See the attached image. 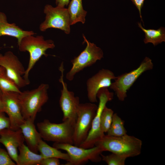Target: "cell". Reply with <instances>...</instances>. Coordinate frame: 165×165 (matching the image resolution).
<instances>
[{
	"label": "cell",
	"instance_id": "6da1fadb",
	"mask_svg": "<svg viewBox=\"0 0 165 165\" xmlns=\"http://www.w3.org/2000/svg\"><path fill=\"white\" fill-rule=\"evenodd\" d=\"M142 141L133 136L127 135L114 137L105 135L95 146L102 148L104 152L108 151L127 158L139 155L141 153Z\"/></svg>",
	"mask_w": 165,
	"mask_h": 165
},
{
	"label": "cell",
	"instance_id": "7a4b0ae2",
	"mask_svg": "<svg viewBox=\"0 0 165 165\" xmlns=\"http://www.w3.org/2000/svg\"><path fill=\"white\" fill-rule=\"evenodd\" d=\"M49 87L48 84L42 83L36 89L19 93L21 113L25 120L29 119L34 121L37 113L49 99Z\"/></svg>",
	"mask_w": 165,
	"mask_h": 165
},
{
	"label": "cell",
	"instance_id": "3957f363",
	"mask_svg": "<svg viewBox=\"0 0 165 165\" xmlns=\"http://www.w3.org/2000/svg\"><path fill=\"white\" fill-rule=\"evenodd\" d=\"M18 46L20 51H28L29 53L28 66L23 75L24 79L28 85L30 83L29 79L30 72L42 56H48L46 53L47 50L53 49L55 45L52 40H45L42 35L35 37L30 35L23 38L18 44Z\"/></svg>",
	"mask_w": 165,
	"mask_h": 165
},
{
	"label": "cell",
	"instance_id": "277c9868",
	"mask_svg": "<svg viewBox=\"0 0 165 165\" xmlns=\"http://www.w3.org/2000/svg\"><path fill=\"white\" fill-rule=\"evenodd\" d=\"M37 126L42 139L44 140L73 145L74 125L70 122L66 121L55 123L45 119L38 123Z\"/></svg>",
	"mask_w": 165,
	"mask_h": 165
},
{
	"label": "cell",
	"instance_id": "5b68a950",
	"mask_svg": "<svg viewBox=\"0 0 165 165\" xmlns=\"http://www.w3.org/2000/svg\"><path fill=\"white\" fill-rule=\"evenodd\" d=\"M97 108V105L90 102L79 104L74 127V145L79 147L86 139Z\"/></svg>",
	"mask_w": 165,
	"mask_h": 165
},
{
	"label": "cell",
	"instance_id": "8992f818",
	"mask_svg": "<svg viewBox=\"0 0 165 165\" xmlns=\"http://www.w3.org/2000/svg\"><path fill=\"white\" fill-rule=\"evenodd\" d=\"M152 60L146 57L137 68L116 76L109 88L114 91L118 100L123 101L127 96V91L138 79L145 72L152 69Z\"/></svg>",
	"mask_w": 165,
	"mask_h": 165
},
{
	"label": "cell",
	"instance_id": "52a82bcc",
	"mask_svg": "<svg viewBox=\"0 0 165 165\" xmlns=\"http://www.w3.org/2000/svg\"><path fill=\"white\" fill-rule=\"evenodd\" d=\"M53 147L67 152L69 159L66 165H82L89 161L100 162L102 160L101 155L104 152L102 148L98 146L84 148L70 144L54 142Z\"/></svg>",
	"mask_w": 165,
	"mask_h": 165
},
{
	"label": "cell",
	"instance_id": "ba28073f",
	"mask_svg": "<svg viewBox=\"0 0 165 165\" xmlns=\"http://www.w3.org/2000/svg\"><path fill=\"white\" fill-rule=\"evenodd\" d=\"M83 37L86 46L77 57L71 61L72 66L66 76V79L69 81L73 80L77 73L103 57V52L101 49L88 40L84 35Z\"/></svg>",
	"mask_w": 165,
	"mask_h": 165
},
{
	"label": "cell",
	"instance_id": "9c48e42d",
	"mask_svg": "<svg viewBox=\"0 0 165 165\" xmlns=\"http://www.w3.org/2000/svg\"><path fill=\"white\" fill-rule=\"evenodd\" d=\"M113 93L110 92L108 88H102L98 91L97 97L99 99V102L96 114L93 119L91 127L87 138L79 147L84 148L93 147L95 146L96 142L105 135L101 129V116L107 103L113 99Z\"/></svg>",
	"mask_w": 165,
	"mask_h": 165
},
{
	"label": "cell",
	"instance_id": "30bf717a",
	"mask_svg": "<svg viewBox=\"0 0 165 165\" xmlns=\"http://www.w3.org/2000/svg\"><path fill=\"white\" fill-rule=\"evenodd\" d=\"M44 12L46 14L45 20L40 25V30L46 31L49 28L58 29L68 34L70 32V16L67 9L50 5L45 6Z\"/></svg>",
	"mask_w": 165,
	"mask_h": 165
},
{
	"label": "cell",
	"instance_id": "8fae6325",
	"mask_svg": "<svg viewBox=\"0 0 165 165\" xmlns=\"http://www.w3.org/2000/svg\"><path fill=\"white\" fill-rule=\"evenodd\" d=\"M59 70L61 75L59 80L62 86L59 100L60 107L63 113L62 121H68L75 126L77 109L80 104L79 98L75 96L73 91L68 90L67 84L64 80V69L63 62L61 64Z\"/></svg>",
	"mask_w": 165,
	"mask_h": 165
},
{
	"label": "cell",
	"instance_id": "7c38bea8",
	"mask_svg": "<svg viewBox=\"0 0 165 165\" xmlns=\"http://www.w3.org/2000/svg\"><path fill=\"white\" fill-rule=\"evenodd\" d=\"M0 66L5 69L7 76L19 88L28 85L22 76L25 70L18 58L12 52L8 51L3 55L0 53Z\"/></svg>",
	"mask_w": 165,
	"mask_h": 165
},
{
	"label": "cell",
	"instance_id": "4fadbf2b",
	"mask_svg": "<svg viewBox=\"0 0 165 165\" xmlns=\"http://www.w3.org/2000/svg\"><path fill=\"white\" fill-rule=\"evenodd\" d=\"M18 94L14 92L2 91L3 111L9 119L10 128L13 130L20 129L25 120L22 114Z\"/></svg>",
	"mask_w": 165,
	"mask_h": 165
},
{
	"label": "cell",
	"instance_id": "5bb4252c",
	"mask_svg": "<svg viewBox=\"0 0 165 165\" xmlns=\"http://www.w3.org/2000/svg\"><path fill=\"white\" fill-rule=\"evenodd\" d=\"M116 76L111 70L102 69L86 81V89L88 98L90 102H97V94L98 91L103 88L109 87L112 80Z\"/></svg>",
	"mask_w": 165,
	"mask_h": 165
},
{
	"label": "cell",
	"instance_id": "9a60e30c",
	"mask_svg": "<svg viewBox=\"0 0 165 165\" xmlns=\"http://www.w3.org/2000/svg\"><path fill=\"white\" fill-rule=\"evenodd\" d=\"M24 139L20 129L13 130L10 128L2 130L0 133V143L6 148L11 159L16 163L18 149L24 143Z\"/></svg>",
	"mask_w": 165,
	"mask_h": 165
},
{
	"label": "cell",
	"instance_id": "2e32d148",
	"mask_svg": "<svg viewBox=\"0 0 165 165\" xmlns=\"http://www.w3.org/2000/svg\"><path fill=\"white\" fill-rule=\"evenodd\" d=\"M20 128L27 146L32 152L37 153L38 144L42 139L36 129L34 121L29 119L25 120Z\"/></svg>",
	"mask_w": 165,
	"mask_h": 165
},
{
	"label": "cell",
	"instance_id": "e0dca14e",
	"mask_svg": "<svg viewBox=\"0 0 165 165\" xmlns=\"http://www.w3.org/2000/svg\"><path fill=\"white\" fill-rule=\"evenodd\" d=\"M35 34L32 31L23 30L14 23H8L6 15L0 12V37L7 35L15 37L17 39L18 44L24 37Z\"/></svg>",
	"mask_w": 165,
	"mask_h": 165
},
{
	"label": "cell",
	"instance_id": "ac0fdd59",
	"mask_svg": "<svg viewBox=\"0 0 165 165\" xmlns=\"http://www.w3.org/2000/svg\"><path fill=\"white\" fill-rule=\"evenodd\" d=\"M18 150L19 153L16 165H40L41 161L44 158L41 154L32 152L24 143L19 147Z\"/></svg>",
	"mask_w": 165,
	"mask_h": 165
},
{
	"label": "cell",
	"instance_id": "d6986e66",
	"mask_svg": "<svg viewBox=\"0 0 165 165\" xmlns=\"http://www.w3.org/2000/svg\"><path fill=\"white\" fill-rule=\"evenodd\" d=\"M67 9L71 25L79 22L85 23L87 12L83 8L82 0H71Z\"/></svg>",
	"mask_w": 165,
	"mask_h": 165
},
{
	"label": "cell",
	"instance_id": "ffe728a7",
	"mask_svg": "<svg viewBox=\"0 0 165 165\" xmlns=\"http://www.w3.org/2000/svg\"><path fill=\"white\" fill-rule=\"evenodd\" d=\"M138 27L145 34L144 42L145 44L152 43L155 46L162 42H165V29L160 27L158 29H146L144 28L141 23H138Z\"/></svg>",
	"mask_w": 165,
	"mask_h": 165
},
{
	"label": "cell",
	"instance_id": "44dd1931",
	"mask_svg": "<svg viewBox=\"0 0 165 165\" xmlns=\"http://www.w3.org/2000/svg\"><path fill=\"white\" fill-rule=\"evenodd\" d=\"M38 150L44 158H55L68 161L69 159L68 154L61 152L58 149L49 145L42 139L38 146Z\"/></svg>",
	"mask_w": 165,
	"mask_h": 165
},
{
	"label": "cell",
	"instance_id": "7402d4cb",
	"mask_svg": "<svg viewBox=\"0 0 165 165\" xmlns=\"http://www.w3.org/2000/svg\"><path fill=\"white\" fill-rule=\"evenodd\" d=\"M107 133V135L114 137L121 136L127 134L124 126V121L117 113L113 114L111 125Z\"/></svg>",
	"mask_w": 165,
	"mask_h": 165
},
{
	"label": "cell",
	"instance_id": "603a6c76",
	"mask_svg": "<svg viewBox=\"0 0 165 165\" xmlns=\"http://www.w3.org/2000/svg\"><path fill=\"white\" fill-rule=\"evenodd\" d=\"M0 89L2 92H21L14 82L7 76L6 71L0 74Z\"/></svg>",
	"mask_w": 165,
	"mask_h": 165
},
{
	"label": "cell",
	"instance_id": "cb8c5ba5",
	"mask_svg": "<svg viewBox=\"0 0 165 165\" xmlns=\"http://www.w3.org/2000/svg\"><path fill=\"white\" fill-rule=\"evenodd\" d=\"M114 112L105 106L101 113L100 118V127L104 133H107L111 125Z\"/></svg>",
	"mask_w": 165,
	"mask_h": 165
},
{
	"label": "cell",
	"instance_id": "d4e9b609",
	"mask_svg": "<svg viewBox=\"0 0 165 165\" xmlns=\"http://www.w3.org/2000/svg\"><path fill=\"white\" fill-rule=\"evenodd\" d=\"M102 160L108 165H124L127 158L123 156L112 153L107 156L101 155Z\"/></svg>",
	"mask_w": 165,
	"mask_h": 165
},
{
	"label": "cell",
	"instance_id": "484cf974",
	"mask_svg": "<svg viewBox=\"0 0 165 165\" xmlns=\"http://www.w3.org/2000/svg\"><path fill=\"white\" fill-rule=\"evenodd\" d=\"M8 152L5 150L0 148V165H16Z\"/></svg>",
	"mask_w": 165,
	"mask_h": 165
},
{
	"label": "cell",
	"instance_id": "4316f807",
	"mask_svg": "<svg viewBox=\"0 0 165 165\" xmlns=\"http://www.w3.org/2000/svg\"><path fill=\"white\" fill-rule=\"evenodd\" d=\"M10 123L8 117H6L5 112L0 111V133L2 130L10 128Z\"/></svg>",
	"mask_w": 165,
	"mask_h": 165
},
{
	"label": "cell",
	"instance_id": "83f0119b",
	"mask_svg": "<svg viewBox=\"0 0 165 165\" xmlns=\"http://www.w3.org/2000/svg\"><path fill=\"white\" fill-rule=\"evenodd\" d=\"M60 163L59 159L55 158H46L43 159L40 165H59Z\"/></svg>",
	"mask_w": 165,
	"mask_h": 165
},
{
	"label": "cell",
	"instance_id": "f1b7e54d",
	"mask_svg": "<svg viewBox=\"0 0 165 165\" xmlns=\"http://www.w3.org/2000/svg\"><path fill=\"white\" fill-rule=\"evenodd\" d=\"M133 2V4L138 9L140 15V17L144 24L143 21L141 13V9L142 8L144 4L145 0H130Z\"/></svg>",
	"mask_w": 165,
	"mask_h": 165
},
{
	"label": "cell",
	"instance_id": "f546056e",
	"mask_svg": "<svg viewBox=\"0 0 165 165\" xmlns=\"http://www.w3.org/2000/svg\"><path fill=\"white\" fill-rule=\"evenodd\" d=\"M70 0H56V4L57 6L64 7L65 6H67L70 2Z\"/></svg>",
	"mask_w": 165,
	"mask_h": 165
},
{
	"label": "cell",
	"instance_id": "4dcf8cb0",
	"mask_svg": "<svg viewBox=\"0 0 165 165\" xmlns=\"http://www.w3.org/2000/svg\"><path fill=\"white\" fill-rule=\"evenodd\" d=\"M0 111L3 112V107L2 96V91L0 89Z\"/></svg>",
	"mask_w": 165,
	"mask_h": 165
},
{
	"label": "cell",
	"instance_id": "1f68e13d",
	"mask_svg": "<svg viewBox=\"0 0 165 165\" xmlns=\"http://www.w3.org/2000/svg\"><path fill=\"white\" fill-rule=\"evenodd\" d=\"M5 71V69L2 67L0 66V74Z\"/></svg>",
	"mask_w": 165,
	"mask_h": 165
},
{
	"label": "cell",
	"instance_id": "d6a6232c",
	"mask_svg": "<svg viewBox=\"0 0 165 165\" xmlns=\"http://www.w3.org/2000/svg\"></svg>",
	"mask_w": 165,
	"mask_h": 165
}]
</instances>
